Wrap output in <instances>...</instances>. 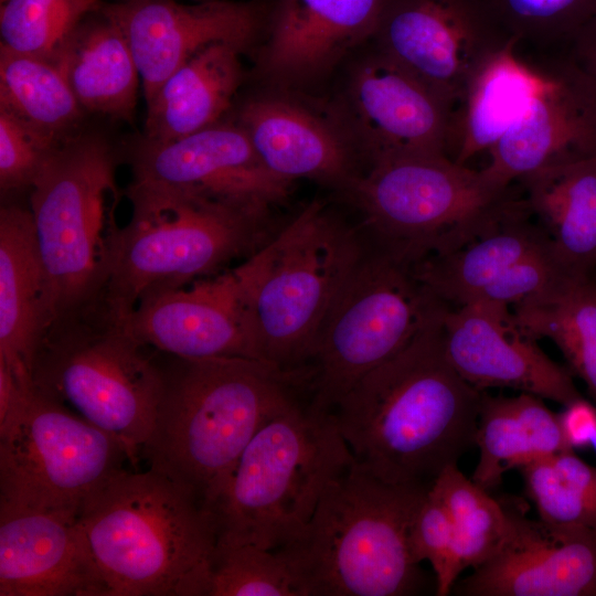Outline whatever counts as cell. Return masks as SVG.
<instances>
[{
	"label": "cell",
	"instance_id": "cell-23",
	"mask_svg": "<svg viewBox=\"0 0 596 596\" xmlns=\"http://www.w3.org/2000/svg\"><path fill=\"white\" fill-rule=\"evenodd\" d=\"M0 596H104L77 514L0 509Z\"/></svg>",
	"mask_w": 596,
	"mask_h": 596
},
{
	"label": "cell",
	"instance_id": "cell-12",
	"mask_svg": "<svg viewBox=\"0 0 596 596\" xmlns=\"http://www.w3.org/2000/svg\"><path fill=\"white\" fill-rule=\"evenodd\" d=\"M130 465L113 435L35 389L25 416L0 438V509L74 513Z\"/></svg>",
	"mask_w": 596,
	"mask_h": 596
},
{
	"label": "cell",
	"instance_id": "cell-6",
	"mask_svg": "<svg viewBox=\"0 0 596 596\" xmlns=\"http://www.w3.org/2000/svg\"><path fill=\"white\" fill-rule=\"evenodd\" d=\"M364 243V234L316 200L234 267L259 360L286 371L309 368Z\"/></svg>",
	"mask_w": 596,
	"mask_h": 596
},
{
	"label": "cell",
	"instance_id": "cell-24",
	"mask_svg": "<svg viewBox=\"0 0 596 596\" xmlns=\"http://www.w3.org/2000/svg\"><path fill=\"white\" fill-rule=\"evenodd\" d=\"M554 51L510 39L476 71L453 114L448 157L467 166L489 151L530 109L543 89Z\"/></svg>",
	"mask_w": 596,
	"mask_h": 596
},
{
	"label": "cell",
	"instance_id": "cell-43",
	"mask_svg": "<svg viewBox=\"0 0 596 596\" xmlns=\"http://www.w3.org/2000/svg\"><path fill=\"white\" fill-rule=\"evenodd\" d=\"M596 89V17L579 29L562 49Z\"/></svg>",
	"mask_w": 596,
	"mask_h": 596
},
{
	"label": "cell",
	"instance_id": "cell-40",
	"mask_svg": "<svg viewBox=\"0 0 596 596\" xmlns=\"http://www.w3.org/2000/svg\"><path fill=\"white\" fill-rule=\"evenodd\" d=\"M566 272L554 256L550 243L547 247L514 264L472 302L514 306L543 292Z\"/></svg>",
	"mask_w": 596,
	"mask_h": 596
},
{
	"label": "cell",
	"instance_id": "cell-33",
	"mask_svg": "<svg viewBox=\"0 0 596 596\" xmlns=\"http://www.w3.org/2000/svg\"><path fill=\"white\" fill-rule=\"evenodd\" d=\"M430 489L450 515L460 572L476 568L491 558L508 533L509 515L504 502L496 500L488 490L467 478L458 465L446 468Z\"/></svg>",
	"mask_w": 596,
	"mask_h": 596
},
{
	"label": "cell",
	"instance_id": "cell-9",
	"mask_svg": "<svg viewBox=\"0 0 596 596\" xmlns=\"http://www.w3.org/2000/svg\"><path fill=\"white\" fill-rule=\"evenodd\" d=\"M131 216L103 296L128 315L145 296L221 273L262 247L268 220L199 193L131 181Z\"/></svg>",
	"mask_w": 596,
	"mask_h": 596
},
{
	"label": "cell",
	"instance_id": "cell-20",
	"mask_svg": "<svg viewBox=\"0 0 596 596\" xmlns=\"http://www.w3.org/2000/svg\"><path fill=\"white\" fill-rule=\"evenodd\" d=\"M125 321L140 342L163 354L258 359L234 268L151 292L125 316Z\"/></svg>",
	"mask_w": 596,
	"mask_h": 596
},
{
	"label": "cell",
	"instance_id": "cell-29",
	"mask_svg": "<svg viewBox=\"0 0 596 596\" xmlns=\"http://www.w3.org/2000/svg\"><path fill=\"white\" fill-rule=\"evenodd\" d=\"M530 216L525 202L499 225L467 245L421 259L414 264L417 279L434 298L448 307L472 302L514 264L550 245L544 230Z\"/></svg>",
	"mask_w": 596,
	"mask_h": 596
},
{
	"label": "cell",
	"instance_id": "cell-28",
	"mask_svg": "<svg viewBox=\"0 0 596 596\" xmlns=\"http://www.w3.org/2000/svg\"><path fill=\"white\" fill-rule=\"evenodd\" d=\"M519 182L560 264L571 273H595L596 155L554 163Z\"/></svg>",
	"mask_w": 596,
	"mask_h": 596
},
{
	"label": "cell",
	"instance_id": "cell-10",
	"mask_svg": "<svg viewBox=\"0 0 596 596\" xmlns=\"http://www.w3.org/2000/svg\"><path fill=\"white\" fill-rule=\"evenodd\" d=\"M345 194L365 235L412 264L467 245L524 204L511 185L500 188L445 155L380 162Z\"/></svg>",
	"mask_w": 596,
	"mask_h": 596
},
{
	"label": "cell",
	"instance_id": "cell-36",
	"mask_svg": "<svg viewBox=\"0 0 596 596\" xmlns=\"http://www.w3.org/2000/svg\"><path fill=\"white\" fill-rule=\"evenodd\" d=\"M98 0H1V45L52 60L75 25Z\"/></svg>",
	"mask_w": 596,
	"mask_h": 596
},
{
	"label": "cell",
	"instance_id": "cell-30",
	"mask_svg": "<svg viewBox=\"0 0 596 596\" xmlns=\"http://www.w3.org/2000/svg\"><path fill=\"white\" fill-rule=\"evenodd\" d=\"M476 446L479 460L471 479L486 490L498 487L510 469L574 450L560 415L543 398L522 392L511 397L482 392Z\"/></svg>",
	"mask_w": 596,
	"mask_h": 596
},
{
	"label": "cell",
	"instance_id": "cell-19",
	"mask_svg": "<svg viewBox=\"0 0 596 596\" xmlns=\"http://www.w3.org/2000/svg\"><path fill=\"white\" fill-rule=\"evenodd\" d=\"M445 353L458 374L483 391L508 387L564 406L584 398L573 373L518 324L509 306L471 302L443 313Z\"/></svg>",
	"mask_w": 596,
	"mask_h": 596
},
{
	"label": "cell",
	"instance_id": "cell-26",
	"mask_svg": "<svg viewBox=\"0 0 596 596\" xmlns=\"http://www.w3.org/2000/svg\"><path fill=\"white\" fill-rule=\"evenodd\" d=\"M244 53L236 44L217 42L193 54L146 102L141 137L168 142L224 119L245 81Z\"/></svg>",
	"mask_w": 596,
	"mask_h": 596
},
{
	"label": "cell",
	"instance_id": "cell-32",
	"mask_svg": "<svg viewBox=\"0 0 596 596\" xmlns=\"http://www.w3.org/2000/svg\"><path fill=\"white\" fill-rule=\"evenodd\" d=\"M0 109L60 141L82 130L87 115L51 61L1 44Z\"/></svg>",
	"mask_w": 596,
	"mask_h": 596
},
{
	"label": "cell",
	"instance_id": "cell-41",
	"mask_svg": "<svg viewBox=\"0 0 596 596\" xmlns=\"http://www.w3.org/2000/svg\"><path fill=\"white\" fill-rule=\"evenodd\" d=\"M33 382L14 372L0 358V438L10 435L25 416Z\"/></svg>",
	"mask_w": 596,
	"mask_h": 596
},
{
	"label": "cell",
	"instance_id": "cell-7",
	"mask_svg": "<svg viewBox=\"0 0 596 596\" xmlns=\"http://www.w3.org/2000/svg\"><path fill=\"white\" fill-rule=\"evenodd\" d=\"M102 295L47 329L34 389L116 437L138 468L163 384L162 354L140 342Z\"/></svg>",
	"mask_w": 596,
	"mask_h": 596
},
{
	"label": "cell",
	"instance_id": "cell-1",
	"mask_svg": "<svg viewBox=\"0 0 596 596\" xmlns=\"http://www.w3.org/2000/svg\"><path fill=\"white\" fill-rule=\"evenodd\" d=\"M444 307L397 354L340 398L332 412L353 462L394 485L432 487L476 446L482 392L449 363Z\"/></svg>",
	"mask_w": 596,
	"mask_h": 596
},
{
	"label": "cell",
	"instance_id": "cell-27",
	"mask_svg": "<svg viewBox=\"0 0 596 596\" xmlns=\"http://www.w3.org/2000/svg\"><path fill=\"white\" fill-rule=\"evenodd\" d=\"M51 62L86 114L132 121L140 75L121 29L99 6L75 25Z\"/></svg>",
	"mask_w": 596,
	"mask_h": 596
},
{
	"label": "cell",
	"instance_id": "cell-15",
	"mask_svg": "<svg viewBox=\"0 0 596 596\" xmlns=\"http://www.w3.org/2000/svg\"><path fill=\"white\" fill-rule=\"evenodd\" d=\"M125 156L131 181L199 193L266 217L288 198L292 183L266 168L246 132L227 116L168 142L140 136Z\"/></svg>",
	"mask_w": 596,
	"mask_h": 596
},
{
	"label": "cell",
	"instance_id": "cell-11",
	"mask_svg": "<svg viewBox=\"0 0 596 596\" xmlns=\"http://www.w3.org/2000/svg\"><path fill=\"white\" fill-rule=\"evenodd\" d=\"M363 252L321 327L310 402L332 411L363 375L386 362L444 308L414 265L365 236Z\"/></svg>",
	"mask_w": 596,
	"mask_h": 596
},
{
	"label": "cell",
	"instance_id": "cell-42",
	"mask_svg": "<svg viewBox=\"0 0 596 596\" xmlns=\"http://www.w3.org/2000/svg\"><path fill=\"white\" fill-rule=\"evenodd\" d=\"M560 415L563 433L574 449L590 444L596 436V406L585 398L565 406Z\"/></svg>",
	"mask_w": 596,
	"mask_h": 596
},
{
	"label": "cell",
	"instance_id": "cell-16",
	"mask_svg": "<svg viewBox=\"0 0 596 596\" xmlns=\"http://www.w3.org/2000/svg\"><path fill=\"white\" fill-rule=\"evenodd\" d=\"M246 132L266 168L294 182L310 179L345 193L364 172L361 156L331 106L306 93L265 86L227 115Z\"/></svg>",
	"mask_w": 596,
	"mask_h": 596
},
{
	"label": "cell",
	"instance_id": "cell-18",
	"mask_svg": "<svg viewBox=\"0 0 596 596\" xmlns=\"http://www.w3.org/2000/svg\"><path fill=\"white\" fill-rule=\"evenodd\" d=\"M99 9L121 29L140 75L146 102L201 49L217 42L258 44L269 0H119Z\"/></svg>",
	"mask_w": 596,
	"mask_h": 596
},
{
	"label": "cell",
	"instance_id": "cell-35",
	"mask_svg": "<svg viewBox=\"0 0 596 596\" xmlns=\"http://www.w3.org/2000/svg\"><path fill=\"white\" fill-rule=\"evenodd\" d=\"M498 26L522 45L560 50L596 17V0H481Z\"/></svg>",
	"mask_w": 596,
	"mask_h": 596
},
{
	"label": "cell",
	"instance_id": "cell-22",
	"mask_svg": "<svg viewBox=\"0 0 596 596\" xmlns=\"http://www.w3.org/2000/svg\"><path fill=\"white\" fill-rule=\"evenodd\" d=\"M488 152L481 171L500 188L554 163L596 155V89L565 51L556 52L528 113Z\"/></svg>",
	"mask_w": 596,
	"mask_h": 596
},
{
	"label": "cell",
	"instance_id": "cell-17",
	"mask_svg": "<svg viewBox=\"0 0 596 596\" xmlns=\"http://www.w3.org/2000/svg\"><path fill=\"white\" fill-rule=\"evenodd\" d=\"M389 0H269L255 46L265 86L306 93L368 44Z\"/></svg>",
	"mask_w": 596,
	"mask_h": 596
},
{
	"label": "cell",
	"instance_id": "cell-14",
	"mask_svg": "<svg viewBox=\"0 0 596 596\" xmlns=\"http://www.w3.org/2000/svg\"><path fill=\"white\" fill-rule=\"evenodd\" d=\"M510 39L481 0H389L370 42L455 110L482 62Z\"/></svg>",
	"mask_w": 596,
	"mask_h": 596
},
{
	"label": "cell",
	"instance_id": "cell-3",
	"mask_svg": "<svg viewBox=\"0 0 596 596\" xmlns=\"http://www.w3.org/2000/svg\"><path fill=\"white\" fill-rule=\"evenodd\" d=\"M77 522L104 596H209L214 515L166 476L120 470L88 497Z\"/></svg>",
	"mask_w": 596,
	"mask_h": 596
},
{
	"label": "cell",
	"instance_id": "cell-37",
	"mask_svg": "<svg viewBox=\"0 0 596 596\" xmlns=\"http://www.w3.org/2000/svg\"><path fill=\"white\" fill-rule=\"evenodd\" d=\"M209 596H301V593L280 551L217 543Z\"/></svg>",
	"mask_w": 596,
	"mask_h": 596
},
{
	"label": "cell",
	"instance_id": "cell-34",
	"mask_svg": "<svg viewBox=\"0 0 596 596\" xmlns=\"http://www.w3.org/2000/svg\"><path fill=\"white\" fill-rule=\"evenodd\" d=\"M540 519L551 524L596 530V467L574 450L520 468Z\"/></svg>",
	"mask_w": 596,
	"mask_h": 596
},
{
	"label": "cell",
	"instance_id": "cell-25",
	"mask_svg": "<svg viewBox=\"0 0 596 596\" xmlns=\"http://www.w3.org/2000/svg\"><path fill=\"white\" fill-rule=\"evenodd\" d=\"M51 323L47 277L31 210L6 202L0 210V358L31 377L34 354Z\"/></svg>",
	"mask_w": 596,
	"mask_h": 596
},
{
	"label": "cell",
	"instance_id": "cell-31",
	"mask_svg": "<svg viewBox=\"0 0 596 596\" xmlns=\"http://www.w3.org/2000/svg\"><path fill=\"white\" fill-rule=\"evenodd\" d=\"M513 316L525 333L556 344L596 406V272L564 273L543 292L514 305Z\"/></svg>",
	"mask_w": 596,
	"mask_h": 596
},
{
	"label": "cell",
	"instance_id": "cell-2",
	"mask_svg": "<svg viewBox=\"0 0 596 596\" xmlns=\"http://www.w3.org/2000/svg\"><path fill=\"white\" fill-rule=\"evenodd\" d=\"M161 354L162 391L140 459L211 511L251 439L299 401L296 389L310 372L251 358Z\"/></svg>",
	"mask_w": 596,
	"mask_h": 596
},
{
	"label": "cell",
	"instance_id": "cell-44",
	"mask_svg": "<svg viewBox=\"0 0 596 596\" xmlns=\"http://www.w3.org/2000/svg\"><path fill=\"white\" fill-rule=\"evenodd\" d=\"M98 1H100V0H98Z\"/></svg>",
	"mask_w": 596,
	"mask_h": 596
},
{
	"label": "cell",
	"instance_id": "cell-39",
	"mask_svg": "<svg viewBox=\"0 0 596 596\" xmlns=\"http://www.w3.org/2000/svg\"><path fill=\"white\" fill-rule=\"evenodd\" d=\"M409 546L416 563L427 561L432 565L436 595L450 594L461 574L456 556L455 531L446 507L432 489L414 517Z\"/></svg>",
	"mask_w": 596,
	"mask_h": 596
},
{
	"label": "cell",
	"instance_id": "cell-38",
	"mask_svg": "<svg viewBox=\"0 0 596 596\" xmlns=\"http://www.w3.org/2000/svg\"><path fill=\"white\" fill-rule=\"evenodd\" d=\"M64 141L44 135L0 109L1 196L30 191Z\"/></svg>",
	"mask_w": 596,
	"mask_h": 596
},
{
	"label": "cell",
	"instance_id": "cell-4",
	"mask_svg": "<svg viewBox=\"0 0 596 596\" xmlns=\"http://www.w3.org/2000/svg\"><path fill=\"white\" fill-rule=\"evenodd\" d=\"M430 488L389 483L353 462L328 486L301 534L278 549L301 596L418 594L424 578L409 533Z\"/></svg>",
	"mask_w": 596,
	"mask_h": 596
},
{
	"label": "cell",
	"instance_id": "cell-13",
	"mask_svg": "<svg viewBox=\"0 0 596 596\" xmlns=\"http://www.w3.org/2000/svg\"><path fill=\"white\" fill-rule=\"evenodd\" d=\"M351 57L329 105L364 171L403 157H448L454 108L371 42Z\"/></svg>",
	"mask_w": 596,
	"mask_h": 596
},
{
	"label": "cell",
	"instance_id": "cell-5",
	"mask_svg": "<svg viewBox=\"0 0 596 596\" xmlns=\"http://www.w3.org/2000/svg\"><path fill=\"white\" fill-rule=\"evenodd\" d=\"M352 465L333 412L297 401L266 422L238 458L211 509L217 543L284 547Z\"/></svg>",
	"mask_w": 596,
	"mask_h": 596
},
{
	"label": "cell",
	"instance_id": "cell-21",
	"mask_svg": "<svg viewBox=\"0 0 596 596\" xmlns=\"http://www.w3.org/2000/svg\"><path fill=\"white\" fill-rule=\"evenodd\" d=\"M509 528L497 553L456 582L465 596H596V530L526 518L504 502Z\"/></svg>",
	"mask_w": 596,
	"mask_h": 596
},
{
	"label": "cell",
	"instance_id": "cell-8",
	"mask_svg": "<svg viewBox=\"0 0 596 596\" xmlns=\"http://www.w3.org/2000/svg\"><path fill=\"white\" fill-rule=\"evenodd\" d=\"M118 162L106 136L82 129L60 146L30 190L52 323L100 297L109 281L124 227Z\"/></svg>",
	"mask_w": 596,
	"mask_h": 596
}]
</instances>
